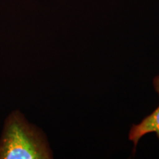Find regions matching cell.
<instances>
[{
  "label": "cell",
  "instance_id": "cell-1",
  "mask_svg": "<svg viewBox=\"0 0 159 159\" xmlns=\"http://www.w3.org/2000/svg\"><path fill=\"white\" fill-rule=\"evenodd\" d=\"M52 158L42 133L15 111L5 122L0 139V159Z\"/></svg>",
  "mask_w": 159,
  "mask_h": 159
},
{
  "label": "cell",
  "instance_id": "cell-2",
  "mask_svg": "<svg viewBox=\"0 0 159 159\" xmlns=\"http://www.w3.org/2000/svg\"><path fill=\"white\" fill-rule=\"evenodd\" d=\"M153 85L155 90L159 95V75L154 78ZM152 133L156 134L159 139V105L152 114L145 117L139 124L133 125L129 134V139L136 147L143 136Z\"/></svg>",
  "mask_w": 159,
  "mask_h": 159
}]
</instances>
